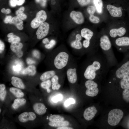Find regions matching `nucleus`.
I'll use <instances>...</instances> for the list:
<instances>
[{"mask_svg":"<svg viewBox=\"0 0 129 129\" xmlns=\"http://www.w3.org/2000/svg\"><path fill=\"white\" fill-rule=\"evenodd\" d=\"M94 53L90 55V58L85 63L82 69L84 76L88 80H94L98 73L106 71L107 66H109L106 59H103L95 56Z\"/></svg>","mask_w":129,"mask_h":129,"instance_id":"nucleus-1","label":"nucleus"},{"mask_svg":"<svg viewBox=\"0 0 129 129\" xmlns=\"http://www.w3.org/2000/svg\"><path fill=\"white\" fill-rule=\"evenodd\" d=\"M100 46L105 55L107 62L109 64H113L116 62L112 49V44L108 36L106 35L101 36L100 39Z\"/></svg>","mask_w":129,"mask_h":129,"instance_id":"nucleus-2","label":"nucleus"},{"mask_svg":"<svg viewBox=\"0 0 129 129\" xmlns=\"http://www.w3.org/2000/svg\"><path fill=\"white\" fill-rule=\"evenodd\" d=\"M71 58L68 51L64 49L58 50L54 59V67L57 70H63L71 62Z\"/></svg>","mask_w":129,"mask_h":129,"instance_id":"nucleus-3","label":"nucleus"},{"mask_svg":"<svg viewBox=\"0 0 129 129\" xmlns=\"http://www.w3.org/2000/svg\"><path fill=\"white\" fill-rule=\"evenodd\" d=\"M124 115L123 111L118 109H115L109 113L108 121L109 124L114 126L118 124L122 119Z\"/></svg>","mask_w":129,"mask_h":129,"instance_id":"nucleus-4","label":"nucleus"},{"mask_svg":"<svg viewBox=\"0 0 129 129\" xmlns=\"http://www.w3.org/2000/svg\"><path fill=\"white\" fill-rule=\"evenodd\" d=\"M70 63L67 66L66 74L68 80L71 84L76 83L77 80V67L75 64Z\"/></svg>","mask_w":129,"mask_h":129,"instance_id":"nucleus-5","label":"nucleus"},{"mask_svg":"<svg viewBox=\"0 0 129 129\" xmlns=\"http://www.w3.org/2000/svg\"><path fill=\"white\" fill-rule=\"evenodd\" d=\"M85 85L87 89L86 94L87 96L94 97L96 96L99 92L97 84L93 80H88L85 82Z\"/></svg>","mask_w":129,"mask_h":129,"instance_id":"nucleus-6","label":"nucleus"},{"mask_svg":"<svg viewBox=\"0 0 129 129\" xmlns=\"http://www.w3.org/2000/svg\"><path fill=\"white\" fill-rule=\"evenodd\" d=\"M47 17L46 13L43 10H41L38 12L35 18L31 22V26L34 29L37 28L44 22Z\"/></svg>","mask_w":129,"mask_h":129,"instance_id":"nucleus-7","label":"nucleus"},{"mask_svg":"<svg viewBox=\"0 0 129 129\" xmlns=\"http://www.w3.org/2000/svg\"><path fill=\"white\" fill-rule=\"evenodd\" d=\"M120 84L121 87L124 90L122 94L123 98L126 102H129V75L125 76L121 79Z\"/></svg>","mask_w":129,"mask_h":129,"instance_id":"nucleus-8","label":"nucleus"},{"mask_svg":"<svg viewBox=\"0 0 129 129\" xmlns=\"http://www.w3.org/2000/svg\"><path fill=\"white\" fill-rule=\"evenodd\" d=\"M115 71L116 77L119 79H122L124 76L129 75V61L118 66Z\"/></svg>","mask_w":129,"mask_h":129,"instance_id":"nucleus-9","label":"nucleus"},{"mask_svg":"<svg viewBox=\"0 0 129 129\" xmlns=\"http://www.w3.org/2000/svg\"><path fill=\"white\" fill-rule=\"evenodd\" d=\"M82 39L81 34H77L75 36V39L70 43L71 47L75 50L74 51L81 54H83L82 45L80 41Z\"/></svg>","mask_w":129,"mask_h":129,"instance_id":"nucleus-10","label":"nucleus"},{"mask_svg":"<svg viewBox=\"0 0 129 129\" xmlns=\"http://www.w3.org/2000/svg\"><path fill=\"white\" fill-rule=\"evenodd\" d=\"M49 27V24L47 22H44L42 24L36 31L37 38L41 39L45 37L48 34Z\"/></svg>","mask_w":129,"mask_h":129,"instance_id":"nucleus-11","label":"nucleus"},{"mask_svg":"<svg viewBox=\"0 0 129 129\" xmlns=\"http://www.w3.org/2000/svg\"><path fill=\"white\" fill-rule=\"evenodd\" d=\"M81 35L82 37L85 39L83 41V43L90 45V41L94 35L93 32L88 28H84L81 31Z\"/></svg>","mask_w":129,"mask_h":129,"instance_id":"nucleus-12","label":"nucleus"},{"mask_svg":"<svg viewBox=\"0 0 129 129\" xmlns=\"http://www.w3.org/2000/svg\"><path fill=\"white\" fill-rule=\"evenodd\" d=\"M107 9L109 13L112 16L115 17H120L122 15V8L117 7L110 4L108 5Z\"/></svg>","mask_w":129,"mask_h":129,"instance_id":"nucleus-13","label":"nucleus"},{"mask_svg":"<svg viewBox=\"0 0 129 129\" xmlns=\"http://www.w3.org/2000/svg\"><path fill=\"white\" fill-rule=\"evenodd\" d=\"M22 44L19 42H15L11 43L10 45L11 50L14 53L16 56L18 58L22 57L23 53L21 50L22 48Z\"/></svg>","mask_w":129,"mask_h":129,"instance_id":"nucleus-14","label":"nucleus"},{"mask_svg":"<svg viewBox=\"0 0 129 129\" xmlns=\"http://www.w3.org/2000/svg\"><path fill=\"white\" fill-rule=\"evenodd\" d=\"M97 111L94 106L89 107L86 108L83 113V117L86 120L89 121L94 117Z\"/></svg>","mask_w":129,"mask_h":129,"instance_id":"nucleus-15","label":"nucleus"},{"mask_svg":"<svg viewBox=\"0 0 129 129\" xmlns=\"http://www.w3.org/2000/svg\"><path fill=\"white\" fill-rule=\"evenodd\" d=\"M70 16L73 21L77 24H81L84 22L83 16L82 13L80 11H72L70 14Z\"/></svg>","mask_w":129,"mask_h":129,"instance_id":"nucleus-16","label":"nucleus"},{"mask_svg":"<svg viewBox=\"0 0 129 129\" xmlns=\"http://www.w3.org/2000/svg\"><path fill=\"white\" fill-rule=\"evenodd\" d=\"M36 116L33 112H23L20 114L18 118L20 121L25 122L29 120H33L36 118Z\"/></svg>","mask_w":129,"mask_h":129,"instance_id":"nucleus-17","label":"nucleus"},{"mask_svg":"<svg viewBox=\"0 0 129 129\" xmlns=\"http://www.w3.org/2000/svg\"><path fill=\"white\" fill-rule=\"evenodd\" d=\"M126 32V29L121 27L118 28H113L111 29L109 32V34L112 38H114L117 36L121 37L124 36Z\"/></svg>","mask_w":129,"mask_h":129,"instance_id":"nucleus-18","label":"nucleus"},{"mask_svg":"<svg viewBox=\"0 0 129 129\" xmlns=\"http://www.w3.org/2000/svg\"><path fill=\"white\" fill-rule=\"evenodd\" d=\"M33 108L35 112L39 115H42L45 114L46 111L45 106L42 103H35L33 106Z\"/></svg>","mask_w":129,"mask_h":129,"instance_id":"nucleus-19","label":"nucleus"},{"mask_svg":"<svg viewBox=\"0 0 129 129\" xmlns=\"http://www.w3.org/2000/svg\"><path fill=\"white\" fill-rule=\"evenodd\" d=\"M115 43L118 47L129 46V37H123L118 38L115 40Z\"/></svg>","mask_w":129,"mask_h":129,"instance_id":"nucleus-20","label":"nucleus"},{"mask_svg":"<svg viewBox=\"0 0 129 129\" xmlns=\"http://www.w3.org/2000/svg\"><path fill=\"white\" fill-rule=\"evenodd\" d=\"M11 83L15 87L20 89H24L25 86L22 80L17 77L13 76L11 78Z\"/></svg>","mask_w":129,"mask_h":129,"instance_id":"nucleus-21","label":"nucleus"},{"mask_svg":"<svg viewBox=\"0 0 129 129\" xmlns=\"http://www.w3.org/2000/svg\"><path fill=\"white\" fill-rule=\"evenodd\" d=\"M9 23L10 24H13L15 25L16 28L19 30H22L23 28V27L22 26L23 21L17 16L13 17L9 22Z\"/></svg>","mask_w":129,"mask_h":129,"instance_id":"nucleus-22","label":"nucleus"},{"mask_svg":"<svg viewBox=\"0 0 129 129\" xmlns=\"http://www.w3.org/2000/svg\"><path fill=\"white\" fill-rule=\"evenodd\" d=\"M56 74V72L53 70L46 71L41 75L40 77V79L42 81H46L55 75Z\"/></svg>","mask_w":129,"mask_h":129,"instance_id":"nucleus-23","label":"nucleus"},{"mask_svg":"<svg viewBox=\"0 0 129 129\" xmlns=\"http://www.w3.org/2000/svg\"><path fill=\"white\" fill-rule=\"evenodd\" d=\"M36 72V68L35 66L33 65H30L23 70L22 74L32 76L35 75Z\"/></svg>","mask_w":129,"mask_h":129,"instance_id":"nucleus-24","label":"nucleus"},{"mask_svg":"<svg viewBox=\"0 0 129 129\" xmlns=\"http://www.w3.org/2000/svg\"><path fill=\"white\" fill-rule=\"evenodd\" d=\"M59 78L57 75H55L51 79L52 88L53 90H58L61 87L59 83Z\"/></svg>","mask_w":129,"mask_h":129,"instance_id":"nucleus-25","label":"nucleus"},{"mask_svg":"<svg viewBox=\"0 0 129 129\" xmlns=\"http://www.w3.org/2000/svg\"><path fill=\"white\" fill-rule=\"evenodd\" d=\"M93 3L97 13L101 14L103 12V4L102 0H93Z\"/></svg>","mask_w":129,"mask_h":129,"instance_id":"nucleus-26","label":"nucleus"},{"mask_svg":"<svg viewBox=\"0 0 129 129\" xmlns=\"http://www.w3.org/2000/svg\"><path fill=\"white\" fill-rule=\"evenodd\" d=\"M26 102V100L24 98H16L14 100L12 107L15 109H16L24 104Z\"/></svg>","mask_w":129,"mask_h":129,"instance_id":"nucleus-27","label":"nucleus"},{"mask_svg":"<svg viewBox=\"0 0 129 129\" xmlns=\"http://www.w3.org/2000/svg\"><path fill=\"white\" fill-rule=\"evenodd\" d=\"M69 122L66 121L54 122L50 121L48 123V125L51 126L53 127H61L67 126L69 124Z\"/></svg>","mask_w":129,"mask_h":129,"instance_id":"nucleus-28","label":"nucleus"},{"mask_svg":"<svg viewBox=\"0 0 129 129\" xmlns=\"http://www.w3.org/2000/svg\"><path fill=\"white\" fill-rule=\"evenodd\" d=\"M9 90L17 97H22L24 96L23 93L21 90L18 88L13 87H11L10 89Z\"/></svg>","mask_w":129,"mask_h":129,"instance_id":"nucleus-29","label":"nucleus"},{"mask_svg":"<svg viewBox=\"0 0 129 129\" xmlns=\"http://www.w3.org/2000/svg\"><path fill=\"white\" fill-rule=\"evenodd\" d=\"M7 36L9 38L8 41L10 43L19 42L21 40V39L19 37L14 35L12 33H8Z\"/></svg>","mask_w":129,"mask_h":129,"instance_id":"nucleus-30","label":"nucleus"},{"mask_svg":"<svg viewBox=\"0 0 129 129\" xmlns=\"http://www.w3.org/2000/svg\"><path fill=\"white\" fill-rule=\"evenodd\" d=\"M48 119L50 121L57 122L64 121V119L63 117L60 115H53L50 116Z\"/></svg>","mask_w":129,"mask_h":129,"instance_id":"nucleus-31","label":"nucleus"},{"mask_svg":"<svg viewBox=\"0 0 129 129\" xmlns=\"http://www.w3.org/2000/svg\"><path fill=\"white\" fill-rule=\"evenodd\" d=\"M51 81L50 80H48L43 81L41 84V87L47 90V92L49 93L50 92V90L49 89L51 85Z\"/></svg>","mask_w":129,"mask_h":129,"instance_id":"nucleus-32","label":"nucleus"},{"mask_svg":"<svg viewBox=\"0 0 129 129\" xmlns=\"http://www.w3.org/2000/svg\"><path fill=\"white\" fill-rule=\"evenodd\" d=\"M5 86L4 84L0 85V98L2 100H4L6 94Z\"/></svg>","mask_w":129,"mask_h":129,"instance_id":"nucleus-33","label":"nucleus"},{"mask_svg":"<svg viewBox=\"0 0 129 129\" xmlns=\"http://www.w3.org/2000/svg\"><path fill=\"white\" fill-rule=\"evenodd\" d=\"M90 21L92 23L97 24L100 22L99 18L97 17L94 15V14L90 15L89 18Z\"/></svg>","mask_w":129,"mask_h":129,"instance_id":"nucleus-34","label":"nucleus"},{"mask_svg":"<svg viewBox=\"0 0 129 129\" xmlns=\"http://www.w3.org/2000/svg\"><path fill=\"white\" fill-rule=\"evenodd\" d=\"M63 96L62 94H59L54 96L52 98V101L55 103L62 100Z\"/></svg>","mask_w":129,"mask_h":129,"instance_id":"nucleus-35","label":"nucleus"},{"mask_svg":"<svg viewBox=\"0 0 129 129\" xmlns=\"http://www.w3.org/2000/svg\"><path fill=\"white\" fill-rule=\"evenodd\" d=\"M56 42L53 39L51 40L48 43L45 45V48L47 49H50L53 48Z\"/></svg>","mask_w":129,"mask_h":129,"instance_id":"nucleus-36","label":"nucleus"},{"mask_svg":"<svg viewBox=\"0 0 129 129\" xmlns=\"http://www.w3.org/2000/svg\"><path fill=\"white\" fill-rule=\"evenodd\" d=\"M75 101L74 99L70 98L65 101L64 103V106L65 107H67L71 104L75 103Z\"/></svg>","mask_w":129,"mask_h":129,"instance_id":"nucleus-37","label":"nucleus"},{"mask_svg":"<svg viewBox=\"0 0 129 129\" xmlns=\"http://www.w3.org/2000/svg\"><path fill=\"white\" fill-rule=\"evenodd\" d=\"M91 0H77L79 5L82 6L87 5L89 4Z\"/></svg>","mask_w":129,"mask_h":129,"instance_id":"nucleus-38","label":"nucleus"},{"mask_svg":"<svg viewBox=\"0 0 129 129\" xmlns=\"http://www.w3.org/2000/svg\"><path fill=\"white\" fill-rule=\"evenodd\" d=\"M96 10L95 8L93 6H90L87 9V11L89 15L94 14Z\"/></svg>","mask_w":129,"mask_h":129,"instance_id":"nucleus-39","label":"nucleus"},{"mask_svg":"<svg viewBox=\"0 0 129 129\" xmlns=\"http://www.w3.org/2000/svg\"><path fill=\"white\" fill-rule=\"evenodd\" d=\"M37 3H39L42 6L44 7L46 5L47 0H35Z\"/></svg>","mask_w":129,"mask_h":129,"instance_id":"nucleus-40","label":"nucleus"},{"mask_svg":"<svg viewBox=\"0 0 129 129\" xmlns=\"http://www.w3.org/2000/svg\"><path fill=\"white\" fill-rule=\"evenodd\" d=\"M18 0H10L9 3L10 6L14 7L16 6L17 4Z\"/></svg>","mask_w":129,"mask_h":129,"instance_id":"nucleus-41","label":"nucleus"},{"mask_svg":"<svg viewBox=\"0 0 129 129\" xmlns=\"http://www.w3.org/2000/svg\"><path fill=\"white\" fill-rule=\"evenodd\" d=\"M11 16L10 15L7 16L5 18L4 22L5 23H9L12 18Z\"/></svg>","mask_w":129,"mask_h":129,"instance_id":"nucleus-42","label":"nucleus"},{"mask_svg":"<svg viewBox=\"0 0 129 129\" xmlns=\"http://www.w3.org/2000/svg\"><path fill=\"white\" fill-rule=\"evenodd\" d=\"M32 54L34 56L37 58H39L40 57V54L38 50H35L32 52Z\"/></svg>","mask_w":129,"mask_h":129,"instance_id":"nucleus-43","label":"nucleus"},{"mask_svg":"<svg viewBox=\"0 0 129 129\" xmlns=\"http://www.w3.org/2000/svg\"><path fill=\"white\" fill-rule=\"evenodd\" d=\"M17 16L22 20L26 19L27 17V15L23 13L18 14Z\"/></svg>","mask_w":129,"mask_h":129,"instance_id":"nucleus-44","label":"nucleus"},{"mask_svg":"<svg viewBox=\"0 0 129 129\" xmlns=\"http://www.w3.org/2000/svg\"><path fill=\"white\" fill-rule=\"evenodd\" d=\"M22 67L20 64H17L13 67V69L14 71L18 72L20 71Z\"/></svg>","mask_w":129,"mask_h":129,"instance_id":"nucleus-45","label":"nucleus"},{"mask_svg":"<svg viewBox=\"0 0 129 129\" xmlns=\"http://www.w3.org/2000/svg\"><path fill=\"white\" fill-rule=\"evenodd\" d=\"M25 9L24 7L23 6L21 7L18 10L16 11V14L17 16L18 14L23 13Z\"/></svg>","mask_w":129,"mask_h":129,"instance_id":"nucleus-46","label":"nucleus"},{"mask_svg":"<svg viewBox=\"0 0 129 129\" xmlns=\"http://www.w3.org/2000/svg\"><path fill=\"white\" fill-rule=\"evenodd\" d=\"M5 46L4 43L1 40H0V53L3 51L5 49Z\"/></svg>","mask_w":129,"mask_h":129,"instance_id":"nucleus-47","label":"nucleus"},{"mask_svg":"<svg viewBox=\"0 0 129 129\" xmlns=\"http://www.w3.org/2000/svg\"><path fill=\"white\" fill-rule=\"evenodd\" d=\"M26 62L27 64H31L35 63V61L30 58H27L26 59Z\"/></svg>","mask_w":129,"mask_h":129,"instance_id":"nucleus-48","label":"nucleus"},{"mask_svg":"<svg viewBox=\"0 0 129 129\" xmlns=\"http://www.w3.org/2000/svg\"><path fill=\"white\" fill-rule=\"evenodd\" d=\"M57 129H73V128L70 127H67L66 126H62V127H58Z\"/></svg>","mask_w":129,"mask_h":129,"instance_id":"nucleus-49","label":"nucleus"},{"mask_svg":"<svg viewBox=\"0 0 129 129\" xmlns=\"http://www.w3.org/2000/svg\"><path fill=\"white\" fill-rule=\"evenodd\" d=\"M25 0H18L17 5H21L24 3Z\"/></svg>","mask_w":129,"mask_h":129,"instance_id":"nucleus-50","label":"nucleus"},{"mask_svg":"<svg viewBox=\"0 0 129 129\" xmlns=\"http://www.w3.org/2000/svg\"><path fill=\"white\" fill-rule=\"evenodd\" d=\"M49 42L48 39L47 38H44L42 41L43 43L44 44H47Z\"/></svg>","mask_w":129,"mask_h":129,"instance_id":"nucleus-51","label":"nucleus"},{"mask_svg":"<svg viewBox=\"0 0 129 129\" xmlns=\"http://www.w3.org/2000/svg\"><path fill=\"white\" fill-rule=\"evenodd\" d=\"M1 11L2 13H6V10L5 8H3L1 9Z\"/></svg>","mask_w":129,"mask_h":129,"instance_id":"nucleus-52","label":"nucleus"},{"mask_svg":"<svg viewBox=\"0 0 129 129\" xmlns=\"http://www.w3.org/2000/svg\"><path fill=\"white\" fill-rule=\"evenodd\" d=\"M11 12V10L9 9H7L6 10V14H8L10 13Z\"/></svg>","mask_w":129,"mask_h":129,"instance_id":"nucleus-53","label":"nucleus"},{"mask_svg":"<svg viewBox=\"0 0 129 129\" xmlns=\"http://www.w3.org/2000/svg\"><path fill=\"white\" fill-rule=\"evenodd\" d=\"M0 112H1V109H0Z\"/></svg>","mask_w":129,"mask_h":129,"instance_id":"nucleus-54","label":"nucleus"}]
</instances>
